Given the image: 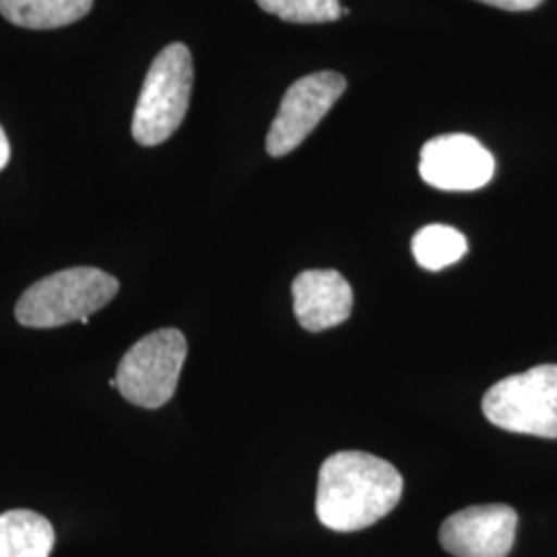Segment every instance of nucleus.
<instances>
[{
	"label": "nucleus",
	"mask_w": 557,
	"mask_h": 557,
	"mask_svg": "<svg viewBox=\"0 0 557 557\" xmlns=\"http://www.w3.org/2000/svg\"><path fill=\"white\" fill-rule=\"evenodd\" d=\"M494 156L469 135H442L428 140L421 149L419 174L438 190H478L494 178Z\"/></svg>",
	"instance_id": "obj_7"
},
{
	"label": "nucleus",
	"mask_w": 557,
	"mask_h": 557,
	"mask_svg": "<svg viewBox=\"0 0 557 557\" xmlns=\"http://www.w3.org/2000/svg\"><path fill=\"white\" fill-rule=\"evenodd\" d=\"M54 527L34 510H9L0 515V557H50Z\"/></svg>",
	"instance_id": "obj_10"
},
{
	"label": "nucleus",
	"mask_w": 557,
	"mask_h": 557,
	"mask_svg": "<svg viewBox=\"0 0 557 557\" xmlns=\"http://www.w3.org/2000/svg\"><path fill=\"white\" fill-rule=\"evenodd\" d=\"M347 81L333 71L312 73L296 81L278 106L277 116L267 135V151L273 158H283L298 149L320 120L337 103Z\"/></svg>",
	"instance_id": "obj_6"
},
{
	"label": "nucleus",
	"mask_w": 557,
	"mask_h": 557,
	"mask_svg": "<svg viewBox=\"0 0 557 557\" xmlns=\"http://www.w3.org/2000/svg\"><path fill=\"white\" fill-rule=\"evenodd\" d=\"M483 413L506 432L557 438V366L543 363L496 382L483 397Z\"/></svg>",
	"instance_id": "obj_4"
},
{
	"label": "nucleus",
	"mask_w": 557,
	"mask_h": 557,
	"mask_svg": "<svg viewBox=\"0 0 557 557\" xmlns=\"http://www.w3.org/2000/svg\"><path fill=\"white\" fill-rule=\"evenodd\" d=\"M483 4H492L504 11H531L539 7L543 0H479Z\"/></svg>",
	"instance_id": "obj_14"
},
{
	"label": "nucleus",
	"mask_w": 557,
	"mask_h": 557,
	"mask_svg": "<svg viewBox=\"0 0 557 557\" xmlns=\"http://www.w3.org/2000/svg\"><path fill=\"white\" fill-rule=\"evenodd\" d=\"M400 496L403 478L388 460L343 450L320 467L317 517L331 531L354 533L393 512Z\"/></svg>",
	"instance_id": "obj_1"
},
{
	"label": "nucleus",
	"mask_w": 557,
	"mask_h": 557,
	"mask_svg": "<svg viewBox=\"0 0 557 557\" xmlns=\"http://www.w3.org/2000/svg\"><path fill=\"white\" fill-rule=\"evenodd\" d=\"M94 0H0V13L27 29H57L83 20Z\"/></svg>",
	"instance_id": "obj_11"
},
{
	"label": "nucleus",
	"mask_w": 557,
	"mask_h": 557,
	"mask_svg": "<svg viewBox=\"0 0 557 557\" xmlns=\"http://www.w3.org/2000/svg\"><path fill=\"white\" fill-rule=\"evenodd\" d=\"M9 158H11V145H9V139H7L4 131H2V126H0V172L7 168Z\"/></svg>",
	"instance_id": "obj_15"
},
{
	"label": "nucleus",
	"mask_w": 557,
	"mask_h": 557,
	"mask_svg": "<svg viewBox=\"0 0 557 557\" xmlns=\"http://www.w3.org/2000/svg\"><path fill=\"white\" fill-rule=\"evenodd\" d=\"M419 267L442 271L467 255V238L450 225H428L411 242Z\"/></svg>",
	"instance_id": "obj_12"
},
{
	"label": "nucleus",
	"mask_w": 557,
	"mask_h": 557,
	"mask_svg": "<svg viewBox=\"0 0 557 557\" xmlns=\"http://www.w3.org/2000/svg\"><path fill=\"white\" fill-rule=\"evenodd\" d=\"M188 345L176 329H161L137 341L120 359L116 388L131 405L158 409L174 397Z\"/></svg>",
	"instance_id": "obj_5"
},
{
	"label": "nucleus",
	"mask_w": 557,
	"mask_h": 557,
	"mask_svg": "<svg viewBox=\"0 0 557 557\" xmlns=\"http://www.w3.org/2000/svg\"><path fill=\"white\" fill-rule=\"evenodd\" d=\"M518 515L506 504L458 510L440 529L442 547L455 557H506L517 539Z\"/></svg>",
	"instance_id": "obj_8"
},
{
	"label": "nucleus",
	"mask_w": 557,
	"mask_h": 557,
	"mask_svg": "<svg viewBox=\"0 0 557 557\" xmlns=\"http://www.w3.org/2000/svg\"><path fill=\"white\" fill-rule=\"evenodd\" d=\"M260 9L289 23H329L341 17L338 0H257Z\"/></svg>",
	"instance_id": "obj_13"
},
{
	"label": "nucleus",
	"mask_w": 557,
	"mask_h": 557,
	"mask_svg": "<svg viewBox=\"0 0 557 557\" xmlns=\"http://www.w3.org/2000/svg\"><path fill=\"white\" fill-rule=\"evenodd\" d=\"M119 278L96 267H75L34 283L15 306L29 329H57L89 319L119 294Z\"/></svg>",
	"instance_id": "obj_2"
},
{
	"label": "nucleus",
	"mask_w": 557,
	"mask_h": 557,
	"mask_svg": "<svg viewBox=\"0 0 557 557\" xmlns=\"http://www.w3.org/2000/svg\"><path fill=\"white\" fill-rule=\"evenodd\" d=\"M193 54L184 44H170L153 60L135 108L133 137L143 147L170 139L184 122L193 91Z\"/></svg>",
	"instance_id": "obj_3"
},
{
	"label": "nucleus",
	"mask_w": 557,
	"mask_h": 557,
	"mask_svg": "<svg viewBox=\"0 0 557 557\" xmlns=\"http://www.w3.org/2000/svg\"><path fill=\"white\" fill-rule=\"evenodd\" d=\"M292 294L296 319L310 333L333 329L351 317L354 292L337 271H304L294 281Z\"/></svg>",
	"instance_id": "obj_9"
}]
</instances>
